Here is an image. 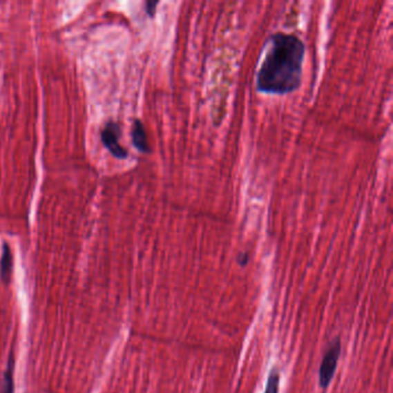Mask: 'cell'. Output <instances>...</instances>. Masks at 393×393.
Returning a JSON list of instances; mask_svg holds the SVG:
<instances>
[{
	"label": "cell",
	"mask_w": 393,
	"mask_h": 393,
	"mask_svg": "<svg viewBox=\"0 0 393 393\" xmlns=\"http://www.w3.org/2000/svg\"><path fill=\"white\" fill-rule=\"evenodd\" d=\"M160 4L158 1H148L146 4V13L150 17H153L155 15V12H156L157 5Z\"/></svg>",
	"instance_id": "cell-8"
},
{
	"label": "cell",
	"mask_w": 393,
	"mask_h": 393,
	"mask_svg": "<svg viewBox=\"0 0 393 393\" xmlns=\"http://www.w3.org/2000/svg\"><path fill=\"white\" fill-rule=\"evenodd\" d=\"M0 393H15V355L10 354L8 368L0 382Z\"/></svg>",
	"instance_id": "cell-6"
},
{
	"label": "cell",
	"mask_w": 393,
	"mask_h": 393,
	"mask_svg": "<svg viewBox=\"0 0 393 393\" xmlns=\"http://www.w3.org/2000/svg\"><path fill=\"white\" fill-rule=\"evenodd\" d=\"M279 382H280V375L278 369L272 368L269 374L265 393H279Z\"/></svg>",
	"instance_id": "cell-7"
},
{
	"label": "cell",
	"mask_w": 393,
	"mask_h": 393,
	"mask_svg": "<svg viewBox=\"0 0 393 393\" xmlns=\"http://www.w3.org/2000/svg\"><path fill=\"white\" fill-rule=\"evenodd\" d=\"M270 46L256 77V88L265 94L284 95L301 84L306 46L298 36L277 32L270 36Z\"/></svg>",
	"instance_id": "cell-1"
},
{
	"label": "cell",
	"mask_w": 393,
	"mask_h": 393,
	"mask_svg": "<svg viewBox=\"0 0 393 393\" xmlns=\"http://www.w3.org/2000/svg\"><path fill=\"white\" fill-rule=\"evenodd\" d=\"M248 260H249V256H248V254H246V253H242V254L239 255V258H238V261H239V263H240L242 267L247 265Z\"/></svg>",
	"instance_id": "cell-9"
},
{
	"label": "cell",
	"mask_w": 393,
	"mask_h": 393,
	"mask_svg": "<svg viewBox=\"0 0 393 393\" xmlns=\"http://www.w3.org/2000/svg\"><path fill=\"white\" fill-rule=\"evenodd\" d=\"M13 268H15V260H13V254L12 249L6 242L3 246V254H1V260H0V277L5 284H10L12 280V275H13Z\"/></svg>",
	"instance_id": "cell-4"
},
{
	"label": "cell",
	"mask_w": 393,
	"mask_h": 393,
	"mask_svg": "<svg viewBox=\"0 0 393 393\" xmlns=\"http://www.w3.org/2000/svg\"><path fill=\"white\" fill-rule=\"evenodd\" d=\"M120 127L117 122H110L102 129V142L108 148V151L120 160H125L128 156V151L119 144Z\"/></svg>",
	"instance_id": "cell-3"
},
{
	"label": "cell",
	"mask_w": 393,
	"mask_h": 393,
	"mask_svg": "<svg viewBox=\"0 0 393 393\" xmlns=\"http://www.w3.org/2000/svg\"><path fill=\"white\" fill-rule=\"evenodd\" d=\"M132 139L133 144L141 153H149L151 151L149 141H148V136H146V128H144L142 122L139 120V119H136L134 124H133Z\"/></svg>",
	"instance_id": "cell-5"
},
{
	"label": "cell",
	"mask_w": 393,
	"mask_h": 393,
	"mask_svg": "<svg viewBox=\"0 0 393 393\" xmlns=\"http://www.w3.org/2000/svg\"><path fill=\"white\" fill-rule=\"evenodd\" d=\"M341 338L336 337L330 344L327 345V351L324 353L318 370V382L322 389H327L334 379L337 370L338 361L341 358Z\"/></svg>",
	"instance_id": "cell-2"
}]
</instances>
